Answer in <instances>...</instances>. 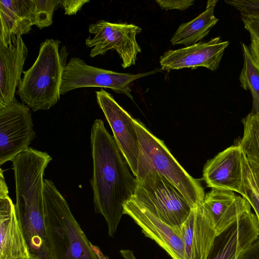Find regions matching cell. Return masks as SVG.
Instances as JSON below:
<instances>
[{"instance_id": "6da1fadb", "label": "cell", "mask_w": 259, "mask_h": 259, "mask_svg": "<svg viewBox=\"0 0 259 259\" xmlns=\"http://www.w3.org/2000/svg\"><path fill=\"white\" fill-rule=\"evenodd\" d=\"M93 173L90 182L95 212L106 220L113 237L123 214V205L134 195L136 180L103 121L96 119L91 130Z\"/></svg>"}, {"instance_id": "7a4b0ae2", "label": "cell", "mask_w": 259, "mask_h": 259, "mask_svg": "<svg viewBox=\"0 0 259 259\" xmlns=\"http://www.w3.org/2000/svg\"><path fill=\"white\" fill-rule=\"evenodd\" d=\"M51 160L47 153L29 147L11 160L16 214L30 253L41 259H50L45 239L43 177Z\"/></svg>"}, {"instance_id": "3957f363", "label": "cell", "mask_w": 259, "mask_h": 259, "mask_svg": "<svg viewBox=\"0 0 259 259\" xmlns=\"http://www.w3.org/2000/svg\"><path fill=\"white\" fill-rule=\"evenodd\" d=\"M45 239L50 259H100L54 183L44 182Z\"/></svg>"}, {"instance_id": "277c9868", "label": "cell", "mask_w": 259, "mask_h": 259, "mask_svg": "<svg viewBox=\"0 0 259 259\" xmlns=\"http://www.w3.org/2000/svg\"><path fill=\"white\" fill-rule=\"evenodd\" d=\"M58 39H47L40 46L33 64L23 71L16 94L33 111L47 110L60 98L62 75L68 52Z\"/></svg>"}, {"instance_id": "5b68a950", "label": "cell", "mask_w": 259, "mask_h": 259, "mask_svg": "<svg viewBox=\"0 0 259 259\" xmlns=\"http://www.w3.org/2000/svg\"><path fill=\"white\" fill-rule=\"evenodd\" d=\"M134 122L140 149L136 179L156 172L179 190L192 208L201 205L205 195L199 182L185 170L162 141L153 135L141 122L136 119Z\"/></svg>"}, {"instance_id": "8992f818", "label": "cell", "mask_w": 259, "mask_h": 259, "mask_svg": "<svg viewBox=\"0 0 259 259\" xmlns=\"http://www.w3.org/2000/svg\"><path fill=\"white\" fill-rule=\"evenodd\" d=\"M136 180L133 196L157 218L173 227L181 226L187 220L192 207L167 179L152 172Z\"/></svg>"}, {"instance_id": "52a82bcc", "label": "cell", "mask_w": 259, "mask_h": 259, "mask_svg": "<svg viewBox=\"0 0 259 259\" xmlns=\"http://www.w3.org/2000/svg\"><path fill=\"white\" fill-rule=\"evenodd\" d=\"M158 71L137 74L119 73L92 66L79 58L72 57L64 69L60 94L63 95L71 90L81 88L100 87L109 88L133 99L129 88L131 83Z\"/></svg>"}, {"instance_id": "ba28073f", "label": "cell", "mask_w": 259, "mask_h": 259, "mask_svg": "<svg viewBox=\"0 0 259 259\" xmlns=\"http://www.w3.org/2000/svg\"><path fill=\"white\" fill-rule=\"evenodd\" d=\"M141 30L135 24L111 23L104 20L90 25L89 31L94 35L85 40L86 46L92 48L90 57L94 58L109 50H115L122 60L123 68L135 65L137 55L141 52L136 40Z\"/></svg>"}, {"instance_id": "9c48e42d", "label": "cell", "mask_w": 259, "mask_h": 259, "mask_svg": "<svg viewBox=\"0 0 259 259\" xmlns=\"http://www.w3.org/2000/svg\"><path fill=\"white\" fill-rule=\"evenodd\" d=\"M35 136L30 108L15 98L0 109V165L28 149Z\"/></svg>"}, {"instance_id": "30bf717a", "label": "cell", "mask_w": 259, "mask_h": 259, "mask_svg": "<svg viewBox=\"0 0 259 259\" xmlns=\"http://www.w3.org/2000/svg\"><path fill=\"white\" fill-rule=\"evenodd\" d=\"M95 93L97 103L112 131L116 144L136 177L140 149L134 118L105 90Z\"/></svg>"}, {"instance_id": "8fae6325", "label": "cell", "mask_w": 259, "mask_h": 259, "mask_svg": "<svg viewBox=\"0 0 259 259\" xmlns=\"http://www.w3.org/2000/svg\"><path fill=\"white\" fill-rule=\"evenodd\" d=\"M123 214L133 219L142 233L154 240L172 259H184V246L181 226L168 225L133 196L123 205Z\"/></svg>"}, {"instance_id": "7c38bea8", "label": "cell", "mask_w": 259, "mask_h": 259, "mask_svg": "<svg viewBox=\"0 0 259 259\" xmlns=\"http://www.w3.org/2000/svg\"><path fill=\"white\" fill-rule=\"evenodd\" d=\"M229 45V41L218 36L207 41L168 50L160 57L159 63L161 69L167 71L186 68L194 69L198 67L215 71Z\"/></svg>"}, {"instance_id": "4fadbf2b", "label": "cell", "mask_w": 259, "mask_h": 259, "mask_svg": "<svg viewBox=\"0 0 259 259\" xmlns=\"http://www.w3.org/2000/svg\"><path fill=\"white\" fill-rule=\"evenodd\" d=\"M0 259L28 257L30 252L23 230L17 215L15 204L1 169L0 174Z\"/></svg>"}, {"instance_id": "5bb4252c", "label": "cell", "mask_w": 259, "mask_h": 259, "mask_svg": "<svg viewBox=\"0 0 259 259\" xmlns=\"http://www.w3.org/2000/svg\"><path fill=\"white\" fill-rule=\"evenodd\" d=\"M244 154L237 145L231 146L208 160L203 179L211 189L238 192L243 179Z\"/></svg>"}, {"instance_id": "9a60e30c", "label": "cell", "mask_w": 259, "mask_h": 259, "mask_svg": "<svg viewBox=\"0 0 259 259\" xmlns=\"http://www.w3.org/2000/svg\"><path fill=\"white\" fill-rule=\"evenodd\" d=\"M259 237V225L251 211L239 217L215 238L207 259H237Z\"/></svg>"}, {"instance_id": "2e32d148", "label": "cell", "mask_w": 259, "mask_h": 259, "mask_svg": "<svg viewBox=\"0 0 259 259\" xmlns=\"http://www.w3.org/2000/svg\"><path fill=\"white\" fill-rule=\"evenodd\" d=\"M218 236L246 212L251 211L249 202L232 191L211 189L201 204Z\"/></svg>"}, {"instance_id": "e0dca14e", "label": "cell", "mask_w": 259, "mask_h": 259, "mask_svg": "<svg viewBox=\"0 0 259 259\" xmlns=\"http://www.w3.org/2000/svg\"><path fill=\"white\" fill-rule=\"evenodd\" d=\"M28 50L21 36L7 47L0 45V109L14 100Z\"/></svg>"}, {"instance_id": "ac0fdd59", "label": "cell", "mask_w": 259, "mask_h": 259, "mask_svg": "<svg viewBox=\"0 0 259 259\" xmlns=\"http://www.w3.org/2000/svg\"><path fill=\"white\" fill-rule=\"evenodd\" d=\"M181 229L184 246V259H207L217 235L201 205L192 208Z\"/></svg>"}, {"instance_id": "d6986e66", "label": "cell", "mask_w": 259, "mask_h": 259, "mask_svg": "<svg viewBox=\"0 0 259 259\" xmlns=\"http://www.w3.org/2000/svg\"><path fill=\"white\" fill-rule=\"evenodd\" d=\"M32 25L30 0L0 1V45L8 47Z\"/></svg>"}, {"instance_id": "ffe728a7", "label": "cell", "mask_w": 259, "mask_h": 259, "mask_svg": "<svg viewBox=\"0 0 259 259\" xmlns=\"http://www.w3.org/2000/svg\"><path fill=\"white\" fill-rule=\"evenodd\" d=\"M218 2L217 0L208 1L202 13L191 21L181 24L170 39L171 45L182 44L188 47L206 36L219 21L214 14Z\"/></svg>"}, {"instance_id": "44dd1931", "label": "cell", "mask_w": 259, "mask_h": 259, "mask_svg": "<svg viewBox=\"0 0 259 259\" xmlns=\"http://www.w3.org/2000/svg\"><path fill=\"white\" fill-rule=\"evenodd\" d=\"M243 57V66L239 75L240 86L249 90L252 97L251 113L259 115V69L250 55L249 48L241 43Z\"/></svg>"}, {"instance_id": "7402d4cb", "label": "cell", "mask_w": 259, "mask_h": 259, "mask_svg": "<svg viewBox=\"0 0 259 259\" xmlns=\"http://www.w3.org/2000/svg\"><path fill=\"white\" fill-rule=\"evenodd\" d=\"M242 122L244 134L238 145L248 161L259 165V115L249 113Z\"/></svg>"}, {"instance_id": "603a6c76", "label": "cell", "mask_w": 259, "mask_h": 259, "mask_svg": "<svg viewBox=\"0 0 259 259\" xmlns=\"http://www.w3.org/2000/svg\"><path fill=\"white\" fill-rule=\"evenodd\" d=\"M33 25L40 29L53 23L54 11L59 7L60 0H30Z\"/></svg>"}, {"instance_id": "cb8c5ba5", "label": "cell", "mask_w": 259, "mask_h": 259, "mask_svg": "<svg viewBox=\"0 0 259 259\" xmlns=\"http://www.w3.org/2000/svg\"><path fill=\"white\" fill-rule=\"evenodd\" d=\"M238 193L249 202L254 211L259 225V189L255 183L252 170L244 155L243 182Z\"/></svg>"}, {"instance_id": "d4e9b609", "label": "cell", "mask_w": 259, "mask_h": 259, "mask_svg": "<svg viewBox=\"0 0 259 259\" xmlns=\"http://www.w3.org/2000/svg\"><path fill=\"white\" fill-rule=\"evenodd\" d=\"M225 3L238 10L241 15H259V0H226Z\"/></svg>"}, {"instance_id": "484cf974", "label": "cell", "mask_w": 259, "mask_h": 259, "mask_svg": "<svg viewBox=\"0 0 259 259\" xmlns=\"http://www.w3.org/2000/svg\"><path fill=\"white\" fill-rule=\"evenodd\" d=\"M155 2L162 9L165 10L178 9L183 11L192 6L194 3V0H156Z\"/></svg>"}, {"instance_id": "4316f807", "label": "cell", "mask_w": 259, "mask_h": 259, "mask_svg": "<svg viewBox=\"0 0 259 259\" xmlns=\"http://www.w3.org/2000/svg\"><path fill=\"white\" fill-rule=\"evenodd\" d=\"M244 28L251 35L259 39V15H241Z\"/></svg>"}, {"instance_id": "83f0119b", "label": "cell", "mask_w": 259, "mask_h": 259, "mask_svg": "<svg viewBox=\"0 0 259 259\" xmlns=\"http://www.w3.org/2000/svg\"><path fill=\"white\" fill-rule=\"evenodd\" d=\"M90 2L89 0H60V5L64 9L65 15L71 16L75 15L84 4Z\"/></svg>"}, {"instance_id": "f1b7e54d", "label": "cell", "mask_w": 259, "mask_h": 259, "mask_svg": "<svg viewBox=\"0 0 259 259\" xmlns=\"http://www.w3.org/2000/svg\"><path fill=\"white\" fill-rule=\"evenodd\" d=\"M237 259H259V237L239 255Z\"/></svg>"}, {"instance_id": "f546056e", "label": "cell", "mask_w": 259, "mask_h": 259, "mask_svg": "<svg viewBox=\"0 0 259 259\" xmlns=\"http://www.w3.org/2000/svg\"><path fill=\"white\" fill-rule=\"evenodd\" d=\"M250 35V44L249 50L251 57L259 69V39Z\"/></svg>"}, {"instance_id": "4dcf8cb0", "label": "cell", "mask_w": 259, "mask_h": 259, "mask_svg": "<svg viewBox=\"0 0 259 259\" xmlns=\"http://www.w3.org/2000/svg\"><path fill=\"white\" fill-rule=\"evenodd\" d=\"M120 254L125 259H137L134 255V252L128 249H123L119 251Z\"/></svg>"}, {"instance_id": "1f68e13d", "label": "cell", "mask_w": 259, "mask_h": 259, "mask_svg": "<svg viewBox=\"0 0 259 259\" xmlns=\"http://www.w3.org/2000/svg\"><path fill=\"white\" fill-rule=\"evenodd\" d=\"M91 247L93 250L99 257L100 259H108V258L105 256V255L103 253V252L101 251L100 249L98 246L91 243Z\"/></svg>"}, {"instance_id": "d6a6232c", "label": "cell", "mask_w": 259, "mask_h": 259, "mask_svg": "<svg viewBox=\"0 0 259 259\" xmlns=\"http://www.w3.org/2000/svg\"><path fill=\"white\" fill-rule=\"evenodd\" d=\"M251 168L253 172V177H254L255 183L258 187V189H259V172H258L256 170H255V169H254L252 167H251Z\"/></svg>"}, {"instance_id": "836d02e7", "label": "cell", "mask_w": 259, "mask_h": 259, "mask_svg": "<svg viewBox=\"0 0 259 259\" xmlns=\"http://www.w3.org/2000/svg\"><path fill=\"white\" fill-rule=\"evenodd\" d=\"M248 163H249V165L251 167L255 169V170H256L258 172H259V165L253 163V162H249L248 161Z\"/></svg>"}, {"instance_id": "e575fe53", "label": "cell", "mask_w": 259, "mask_h": 259, "mask_svg": "<svg viewBox=\"0 0 259 259\" xmlns=\"http://www.w3.org/2000/svg\"><path fill=\"white\" fill-rule=\"evenodd\" d=\"M19 259H41V258L35 255L30 253V255L28 257H24V258H19Z\"/></svg>"}]
</instances>
